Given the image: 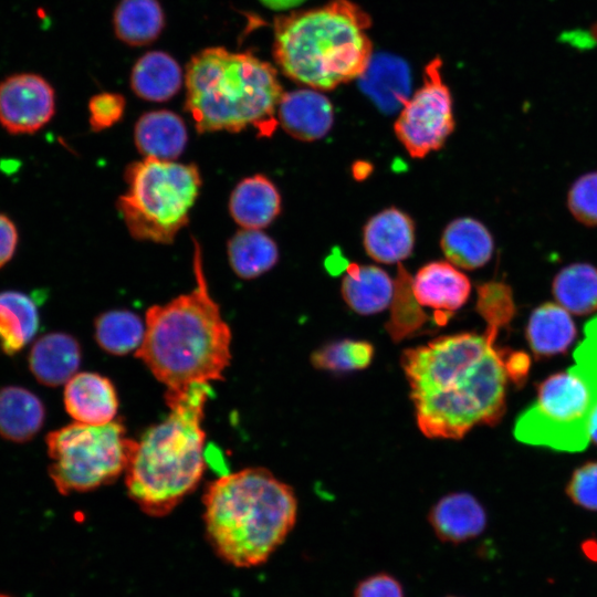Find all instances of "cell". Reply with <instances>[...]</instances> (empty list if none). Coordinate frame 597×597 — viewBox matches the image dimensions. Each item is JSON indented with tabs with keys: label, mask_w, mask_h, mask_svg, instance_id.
<instances>
[{
	"label": "cell",
	"mask_w": 597,
	"mask_h": 597,
	"mask_svg": "<svg viewBox=\"0 0 597 597\" xmlns=\"http://www.w3.org/2000/svg\"><path fill=\"white\" fill-rule=\"evenodd\" d=\"M125 97L118 93H98L88 102V122L94 132L104 130L118 123L125 111Z\"/></svg>",
	"instance_id": "cell-35"
},
{
	"label": "cell",
	"mask_w": 597,
	"mask_h": 597,
	"mask_svg": "<svg viewBox=\"0 0 597 597\" xmlns=\"http://www.w3.org/2000/svg\"><path fill=\"white\" fill-rule=\"evenodd\" d=\"M573 358V366L538 384L535 401L516 418L520 442L562 452L597 444V316L585 324Z\"/></svg>",
	"instance_id": "cell-7"
},
{
	"label": "cell",
	"mask_w": 597,
	"mask_h": 597,
	"mask_svg": "<svg viewBox=\"0 0 597 597\" xmlns=\"http://www.w3.org/2000/svg\"><path fill=\"white\" fill-rule=\"evenodd\" d=\"M209 543L237 567L263 564L284 542L297 515L293 489L264 468H247L211 481L203 492Z\"/></svg>",
	"instance_id": "cell-4"
},
{
	"label": "cell",
	"mask_w": 597,
	"mask_h": 597,
	"mask_svg": "<svg viewBox=\"0 0 597 597\" xmlns=\"http://www.w3.org/2000/svg\"><path fill=\"white\" fill-rule=\"evenodd\" d=\"M229 211L243 229L268 227L281 211V196L275 185L264 175L242 179L232 190Z\"/></svg>",
	"instance_id": "cell-18"
},
{
	"label": "cell",
	"mask_w": 597,
	"mask_h": 597,
	"mask_svg": "<svg viewBox=\"0 0 597 597\" xmlns=\"http://www.w3.org/2000/svg\"><path fill=\"white\" fill-rule=\"evenodd\" d=\"M440 245L451 264L465 270L483 266L494 250L493 238L485 226L468 217L458 218L446 227Z\"/></svg>",
	"instance_id": "cell-22"
},
{
	"label": "cell",
	"mask_w": 597,
	"mask_h": 597,
	"mask_svg": "<svg viewBox=\"0 0 597 597\" xmlns=\"http://www.w3.org/2000/svg\"><path fill=\"white\" fill-rule=\"evenodd\" d=\"M49 474L57 491L87 492L125 474L136 440L127 437L121 419L104 425L74 421L46 438Z\"/></svg>",
	"instance_id": "cell-9"
},
{
	"label": "cell",
	"mask_w": 597,
	"mask_h": 597,
	"mask_svg": "<svg viewBox=\"0 0 597 597\" xmlns=\"http://www.w3.org/2000/svg\"><path fill=\"white\" fill-rule=\"evenodd\" d=\"M185 75L176 59L164 51H150L134 64L129 84L140 98L150 102H165L181 88Z\"/></svg>",
	"instance_id": "cell-21"
},
{
	"label": "cell",
	"mask_w": 597,
	"mask_h": 597,
	"mask_svg": "<svg viewBox=\"0 0 597 597\" xmlns=\"http://www.w3.org/2000/svg\"><path fill=\"white\" fill-rule=\"evenodd\" d=\"M567 205L576 220L586 226H597V171L575 180L568 191Z\"/></svg>",
	"instance_id": "cell-33"
},
{
	"label": "cell",
	"mask_w": 597,
	"mask_h": 597,
	"mask_svg": "<svg viewBox=\"0 0 597 597\" xmlns=\"http://www.w3.org/2000/svg\"><path fill=\"white\" fill-rule=\"evenodd\" d=\"M503 367L507 377V380L513 383L516 387H522L531 369V357L523 350H502Z\"/></svg>",
	"instance_id": "cell-37"
},
{
	"label": "cell",
	"mask_w": 597,
	"mask_h": 597,
	"mask_svg": "<svg viewBox=\"0 0 597 597\" xmlns=\"http://www.w3.org/2000/svg\"><path fill=\"white\" fill-rule=\"evenodd\" d=\"M495 339L488 332H463L404 350L401 366L421 433L457 440L501 420L507 377Z\"/></svg>",
	"instance_id": "cell-1"
},
{
	"label": "cell",
	"mask_w": 597,
	"mask_h": 597,
	"mask_svg": "<svg viewBox=\"0 0 597 597\" xmlns=\"http://www.w3.org/2000/svg\"><path fill=\"white\" fill-rule=\"evenodd\" d=\"M367 254L379 263H397L407 259L415 244V224L397 208H388L368 220L363 232Z\"/></svg>",
	"instance_id": "cell-15"
},
{
	"label": "cell",
	"mask_w": 597,
	"mask_h": 597,
	"mask_svg": "<svg viewBox=\"0 0 597 597\" xmlns=\"http://www.w3.org/2000/svg\"><path fill=\"white\" fill-rule=\"evenodd\" d=\"M552 290L557 303L569 313L590 314L597 310V268L569 264L555 275Z\"/></svg>",
	"instance_id": "cell-28"
},
{
	"label": "cell",
	"mask_w": 597,
	"mask_h": 597,
	"mask_svg": "<svg viewBox=\"0 0 597 597\" xmlns=\"http://www.w3.org/2000/svg\"><path fill=\"white\" fill-rule=\"evenodd\" d=\"M370 17L350 0L282 15L274 21L273 56L294 82L334 90L360 78L373 60Z\"/></svg>",
	"instance_id": "cell-5"
},
{
	"label": "cell",
	"mask_w": 597,
	"mask_h": 597,
	"mask_svg": "<svg viewBox=\"0 0 597 597\" xmlns=\"http://www.w3.org/2000/svg\"><path fill=\"white\" fill-rule=\"evenodd\" d=\"M40 315L34 301L19 291L0 292V348L7 355L20 352L36 335Z\"/></svg>",
	"instance_id": "cell-25"
},
{
	"label": "cell",
	"mask_w": 597,
	"mask_h": 597,
	"mask_svg": "<svg viewBox=\"0 0 597 597\" xmlns=\"http://www.w3.org/2000/svg\"><path fill=\"white\" fill-rule=\"evenodd\" d=\"M354 597H405L400 583L389 574H375L363 579Z\"/></svg>",
	"instance_id": "cell-36"
},
{
	"label": "cell",
	"mask_w": 597,
	"mask_h": 597,
	"mask_svg": "<svg viewBox=\"0 0 597 597\" xmlns=\"http://www.w3.org/2000/svg\"><path fill=\"white\" fill-rule=\"evenodd\" d=\"M305 0H260L262 4L272 10H289L303 3Z\"/></svg>",
	"instance_id": "cell-39"
},
{
	"label": "cell",
	"mask_w": 597,
	"mask_h": 597,
	"mask_svg": "<svg viewBox=\"0 0 597 597\" xmlns=\"http://www.w3.org/2000/svg\"><path fill=\"white\" fill-rule=\"evenodd\" d=\"M28 360L30 370L39 383L56 387L66 384L77 373L81 347L70 334L49 333L33 343Z\"/></svg>",
	"instance_id": "cell-17"
},
{
	"label": "cell",
	"mask_w": 597,
	"mask_h": 597,
	"mask_svg": "<svg viewBox=\"0 0 597 597\" xmlns=\"http://www.w3.org/2000/svg\"><path fill=\"white\" fill-rule=\"evenodd\" d=\"M95 339L100 347L112 355L136 352L143 342L145 326L135 313L112 310L98 315L94 322Z\"/></svg>",
	"instance_id": "cell-30"
},
{
	"label": "cell",
	"mask_w": 597,
	"mask_h": 597,
	"mask_svg": "<svg viewBox=\"0 0 597 597\" xmlns=\"http://www.w3.org/2000/svg\"><path fill=\"white\" fill-rule=\"evenodd\" d=\"M193 244L195 287L147 310L144 338L135 352L170 390L223 380L231 362V329L209 292L200 244Z\"/></svg>",
	"instance_id": "cell-2"
},
{
	"label": "cell",
	"mask_w": 597,
	"mask_h": 597,
	"mask_svg": "<svg viewBox=\"0 0 597 597\" xmlns=\"http://www.w3.org/2000/svg\"><path fill=\"white\" fill-rule=\"evenodd\" d=\"M125 180L127 190L117 207L129 233L137 240L172 242L199 196L197 166L145 157L127 167Z\"/></svg>",
	"instance_id": "cell-8"
},
{
	"label": "cell",
	"mask_w": 597,
	"mask_h": 597,
	"mask_svg": "<svg viewBox=\"0 0 597 597\" xmlns=\"http://www.w3.org/2000/svg\"><path fill=\"white\" fill-rule=\"evenodd\" d=\"M185 85V107L199 133L274 132L284 92L271 63L251 53L207 48L188 62Z\"/></svg>",
	"instance_id": "cell-6"
},
{
	"label": "cell",
	"mask_w": 597,
	"mask_h": 597,
	"mask_svg": "<svg viewBox=\"0 0 597 597\" xmlns=\"http://www.w3.org/2000/svg\"><path fill=\"white\" fill-rule=\"evenodd\" d=\"M476 311L486 323V332L498 335L515 315L513 294L502 282H489L478 289Z\"/></svg>",
	"instance_id": "cell-32"
},
{
	"label": "cell",
	"mask_w": 597,
	"mask_h": 597,
	"mask_svg": "<svg viewBox=\"0 0 597 597\" xmlns=\"http://www.w3.org/2000/svg\"><path fill=\"white\" fill-rule=\"evenodd\" d=\"M45 410L41 399L19 386L0 389V436L13 442L31 440L42 428Z\"/></svg>",
	"instance_id": "cell-24"
},
{
	"label": "cell",
	"mask_w": 597,
	"mask_h": 597,
	"mask_svg": "<svg viewBox=\"0 0 597 597\" xmlns=\"http://www.w3.org/2000/svg\"><path fill=\"white\" fill-rule=\"evenodd\" d=\"M210 384L166 389L167 417L136 440L125 471L128 496L151 516L169 514L201 480L206 470L202 427Z\"/></svg>",
	"instance_id": "cell-3"
},
{
	"label": "cell",
	"mask_w": 597,
	"mask_h": 597,
	"mask_svg": "<svg viewBox=\"0 0 597 597\" xmlns=\"http://www.w3.org/2000/svg\"><path fill=\"white\" fill-rule=\"evenodd\" d=\"M375 348L362 339H339L327 343L311 355L312 365L320 370L349 373L366 369L373 362Z\"/></svg>",
	"instance_id": "cell-31"
},
{
	"label": "cell",
	"mask_w": 597,
	"mask_h": 597,
	"mask_svg": "<svg viewBox=\"0 0 597 597\" xmlns=\"http://www.w3.org/2000/svg\"><path fill=\"white\" fill-rule=\"evenodd\" d=\"M363 87L374 102L386 112H392L409 98V80L404 64L392 59L370 62Z\"/></svg>",
	"instance_id": "cell-29"
},
{
	"label": "cell",
	"mask_w": 597,
	"mask_h": 597,
	"mask_svg": "<svg viewBox=\"0 0 597 597\" xmlns=\"http://www.w3.org/2000/svg\"><path fill=\"white\" fill-rule=\"evenodd\" d=\"M525 335L534 356L543 358L566 353L577 329L567 310L558 303L546 302L531 313Z\"/></svg>",
	"instance_id": "cell-20"
},
{
	"label": "cell",
	"mask_w": 597,
	"mask_h": 597,
	"mask_svg": "<svg viewBox=\"0 0 597 597\" xmlns=\"http://www.w3.org/2000/svg\"><path fill=\"white\" fill-rule=\"evenodd\" d=\"M394 294V281L376 265L350 264L342 281L344 301L362 315L384 311L392 301Z\"/></svg>",
	"instance_id": "cell-23"
},
{
	"label": "cell",
	"mask_w": 597,
	"mask_h": 597,
	"mask_svg": "<svg viewBox=\"0 0 597 597\" xmlns=\"http://www.w3.org/2000/svg\"><path fill=\"white\" fill-rule=\"evenodd\" d=\"M0 597H10V596H7V595H2V594H0Z\"/></svg>",
	"instance_id": "cell-41"
},
{
	"label": "cell",
	"mask_w": 597,
	"mask_h": 597,
	"mask_svg": "<svg viewBox=\"0 0 597 597\" xmlns=\"http://www.w3.org/2000/svg\"><path fill=\"white\" fill-rule=\"evenodd\" d=\"M64 407L76 422L104 425L115 419L118 398L113 383L96 373H76L66 384Z\"/></svg>",
	"instance_id": "cell-14"
},
{
	"label": "cell",
	"mask_w": 597,
	"mask_h": 597,
	"mask_svg": "<svg viewBox=\"0 0 597 597\" xmlns=\"http://www.w3.org/2000/svg\"><path fill=\"white\" fill-rule=\"evenodd\" d=\"M565 491L574 504L597 511V461H587L574 470Z\"/></svg>",
	"instance_id": "cell-34"
},
{
	"label": "cell",
	"mask_w": 597,
	"mask_h": 597,
	"mask_svg": "<svg viewBox=\"0 0 597 597\" xmlns=\"http://www.w3.org/2000/svg\"><path fill=\"white\" fill-rule=\"evenodd\" d=\"M583 551L585 553V555L591 559V561H597V542L595 541H587L584 545H583Z\"/></svg>",
	"instance_id": "cell-40"
},
{
	"label": "cell",
	"mask_w": 597,
	"mask_h": 597,
	"mask_svg": "<svg viewBox=\"0 0 597 597\" xmlns=\"http://www.w3.org/2000/svg\"><path fill=\"white\" fill-rule=\"evenodd\" d=\"M441 67L439 56L425 66L422 85L405 102L394 125L397 138L413 158L440 149L454 128L452 98Z\"/></svg>",
	"instance_id": "cell-10"
},
{
	"label": "cell",
	"mask_w": 597,
	"mask_h": 597,
	"mask_svg": "<svg viewBox=\"0 0 597 597\" xmlns=\"http://www.w3.org/2000/svg\"><path fill=\"white\" fill-rule=\"evenodd\" d=\"M229 263L242 279H254L271 270L279 260L275 242L259 229L235 232L227 245Z\"/></svg>",
	"instance_id": "cell-27"
},
{
	"label": "cell",
	"mask_w": 597,
	"mask_h": 597,
	"mask_svg": "<svg viewBox=\"0 0 597 597\" xmlns=\"http://www.w3.org/2000/svg\"><path fill=\"white\" fill-rule=\"evenodd\" d=\"M429 523L439 540L458 544L484 531L486 514L473 495L454 492L444 495L431 507Z\"/></svg>",
	"instance_id": "cell-16"
},
{
	"label": "cell",
	"mask_w": 597,
	"mask_h": 597,
	"mask_svg": "<svg viewBox=\"0 0 597 597\" xmlns=\"http://www.w3.org/2000/svg\"><path fill=\"white\" fill-rule=\"evenodd\" d=\"M448 597H455V596H448Z\"/></svg>",
	"instance_id": "cell-42"
},
{
	"label": "cell",
	"mask_w": 597,
	"mask_h": 597,
	"mask_svg": "<svg viewBox=\"0 0 597 597\" xmlns=\"http://www.w3.org/2000/svg\"><path fill=\"white\" fill-rule=\"evenodd\" d=\"M19 241L15 223L4 213L0 212V269L14 255Z\"/></svg>",
	"instance_id": "cell-38"
},
{
	"label": "cell",
	"mask_w": 597,
	"mask_h": 597,
	"mask_svg": "<svg viewBox=\"0 0 597 597\" xmlns=\"http://www.w3.org/2000/svg\"><path fill=\"white\" fill-rule=\"evenodd\" d=\"M134 140L144 157L174 160L185 150L188 140L184 119L168 109L143 114L135 124Z\"/></svg>",
	"instance_id": "cell-19"
},
{
	"label": "cell",
	"mask_w": 597,
	"mask_h": 597,
	"mask_svg": "<svg viewBox=\"0 0 597 597\" xmlns=\"http://www.w3.org/2000/svg\"><path fill=\"white\" fill-rule=\"evenodd\" d=\"M276 115L282 128L303 142H313L324 137L334 122L331 101L310 87L284 93Z\"/></svg>",
	"instance_id": "cell-13"
},
{
	"label": "cell",
	"mask_w": 597,
	"mask_h": 597,
	"mask_svg": "<svg viewBox=\"0 0 597 597\" xmlns=\"http://www.w3.org/2000/svg\"><path fill=\"white\" fill-rule=\"evenodd\" d=\"M411 290L419 305L432 308L446 320L468 301L471 283L450 262L434 261L418 270Z\"/></svg>",
	"instance_id": "cell-12"
},
{
	"label": "cell",
	"mask_w": 597,
	"mask_h": 597,
	"mask_svg": "<svg viewBox=\"0 0 597 597\" xmlns=\"http://www.w3.org/2000/svg\"><path fill=\"white\" fill-rule=\"evenodd\" d=\"M165 28V13L158 0H119L113 13L116 38L130 46L154 42Z\"/></svg>",
	"instance_id": "cell-26"
},
{
	"label": "cell",
	"mask_w": 597,
	"mask_h": 597,
	"mask_svg": "<svg viewBox=\"0 0 597 597\" xmlns=\"http://www.w3.org/2000/svg\"><path fill=\"white\" fill-rule=\"evenodd\" d=\"M54 112V90L41 75L18 73L0 82V125L9 134H34Z\"/></svg>",
	"instance_id": "cell-11"
}]
</instances>
